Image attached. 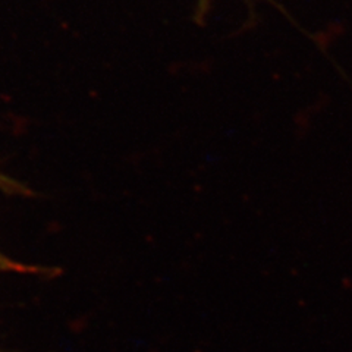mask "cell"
Wrapping results in <instances>:
<instances>
[{"label": "cell", "instance_id": "cell-1", "mask_svg": "<svg viewBox=\"0 0 352 352\" xmlns=\"http://www.w3.org/2000/svg\"><path fill=\"white\" fill-rule=\"evenodd\" d=\"M14 267H15V264L12 261H9L6 257L0 254V270H10Z\"/></svg>", "mask_w": 352, "mask_h": 352}]
</instances>
